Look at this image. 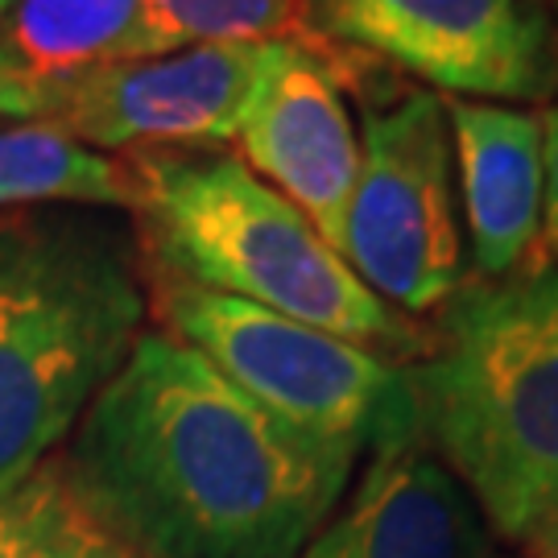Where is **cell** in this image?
Wrapping results in <instances>:
<instances>
[{
	"instance_id": "1",
	"label": "cell",
	"mask_w": 558,
	"mask_h": 558,
	"mask_svg": "<svg viewBox=\"0 0 558 558\" xmlns=\"http://www.w3.org/2000/svg\"><path fill=\"white\" fill-rule=\"evenodd\" d=\"M59 459L145 558H299L352 484L166 327L141 331Z\"/></svg>"
},
{
	"instance_id": "2",
	"label": "cell",
	"mask_w": 558,
	"mask_h": 558,
	"mask_svg": "<svg viewBox=\"0 0 558 558\" xmlns=\"http://www.w3.org/2000/svg\"><path fill=\"white\" fill-rule=\"evenodd\" d=\"M145 278L182 281L360 343L393 364L435 352V331L380 302L290 199L228 145L120 154Z\"/></svg>"
},
{
	"instance_id": "3",
	"label": "cell",
	"mask_w": 558,
	"mask_h": 558,
	"mask_svg": "<svg viewBox=\"0 0 558 558\" xmlns=\"http://www.w3.org/2000/svg\"><path fill=\"white\" fill-rule=\"evenodd\" d=\"M149 319L137 236L100 207L0 216V497L75 435Z\"/></svg>"
},
{
	"instance_id": "4",
	"label": "cell",
	"mask_w": 558,
	"mask_h": 558,
	"mask_svg": "<svg viewBox=\"0 0 558 558\" xmlns=\"http://www.w3.org/2000/svg\"><path fill=\"white\" fill-rule=\"evenodd\" d=\"M410 377L422 447L525 546L558 509V269L463 281Z\"/></svg>"
},
{
	"instance_id": "5",
	"label": "cell",
	"mask_w": 558,
	"mask_h": 558,
	"mask_svg": "<svg viewBox=\"0 0 558 558\" xmlns=\"http://www.w3.org/2000/svg\"><path fill=\"white\" fill-rule=\"evenodd\" d=\"M145 281L161 327L211 360L257 410L327 463L356 472L364 451L422 442L410 364L248 302L182 281Z\"/></svg>"
},
{
	"instance_id": "6",
	"label": "cell",
	"mask_w": 558,
	"mask_h": 558,
	"mask_svg": "<svg viewBox=\"0 0 558 558\" xmlns=\"http://www.w3.org/2000/svg\"><path fill=\"white\" fill-rule=\"evenodd\" d=\"M451 170L456 149L439 92L418 87L385 108L368 104L339 257L410 319L442 311L468 281Z\"/></svg>"
},
{
	"instance_id": "7",
	"label": "cell",
	"mask_w": 558,
	"mask_h": 558,
	"mask_svg": "<svg viewBox=\"0 0 558 558\" xmlns=\"http://www.w3.org/2000/svg\"><path fill=\"white\" fill-rule=\"evenodd\" d=\"M327 41L398 66L456 100H546L558 29L538 0H311Z\"/></svg>"
},
{
	"instance_id": "8",
	"label": "cell",
	"mask_w": 558,
	"mask_h": 558,
	"mask_svg": "<svg viewBox=\"0 0 558 558\" xmlns=\"http://www.w3.org/2000/svg\"><path fill=\"white\" fill-rule=\"evenodd\" d=\"M274 41L186 46L112 62L46 92L41 124L96 154L228 145L257 92Z\"/></svg>"
},
{
	"instance_id": "9",
	"label": "cell",
	"mask_w": 558,
	"mask_h": 558,
	"mask_svg": "<svg viewBox=\"0 0 558 558\" xmlns=\"http://www.w3.org/2000/svg\"><path fill=\"white\" fill-rule=\"evenodd\" d=\"M336 41H274L257 92L240 117L236 158L290 199L331 248H343V220L356 191L360 141L348 87L356 66Z\"/></svg>"
},
{
	"instance_id": "10",
	"label": "cell",
	"mask_w": 558,
	"mask_h": 558,
	"mask_svg": "<svg viewBox=\"0 0 558 558\" xmlns=\"http://www.w3.org/2000/svg\"><path fill=\"white\" fill-rule=\"evenodd\" d=\"M299 558H488V525L422 442L368 459Z\"/></svg>"
},
{
	"instance_id": "11",
	"label": "cell",
	"mask_w": 558,
	"mask_h": 558,
	"mask_svg": "<svg viewBox=\"0 0 558 558\" xmlns=\"http://www.w3.org/2000/svg\"><path fill=\"white\" fill-rule=\"evenodd\" d=\"M442 104L476 278L521 274L530 269L542 232V117L513 104Z\"/></svg>"
},
{
	"instance_id": "12",
	"label": "cell",
	"mask_w": 558,
	"mask_h": 558,
	"mask_svg": "<svg viewBox=\"0 0 558 558\" xmlns=\"http://www.w3.org/2000/svg\"><path fill=\"white\" fill-rule=\"evenodd\" d=\"M0 46L38 87H59L112 62L149 59L141 0H13Z\"/></svg>"
},
{
	"instance_id": "13",
	"label": "cell",
	"mask_w": 558,
	"mask_h": 558,
	"mask_svg": "<svg viewBox=\"0 0 558 558\" xmlns=\"http://www.w3.org/2000/svg\"><path fill=\"white\" fill-rule=\"evenodd\" d=\"M17 207H124L129 179L120 158L96 154L50 124L0 129V211Z\"/></svg>"
},
{
	"instance_id": "14",
	"label": "cell",
	"mask_w": 558,
	"mask_h": 558,
	"mask_svg": "<svg viewBox=\"0 0 558 558\" xmlns=\"http://www.w3.org/2000/svg\"><path fill=\"white\" fill-rule=\"evenodd\" d=\"M0 558H145L83 500L62 459L0 497Z\"/></svg>"
},
{
	"instance_id": "15",
	"label": "cell",
	"mask_w": 558,
	"mask_h": 558,
	"mask_svg": "<svg viewBox=\"0 0 558 558\" xmlns=\"http://www.w3.org/2000/svg\"><path fill=\"white\" fill-rule=\"evenodd\" d=\"M149 59L186 46L327 41L311 0H141Z\"/></svg>"
},
{
	"instance_id": "16",
	"label": "cell",
	"mask_w": 558,
	"mask_h": 558,
	"mask_svg": "<svg viewBox=\"0 0 558 558\" xmlns=\"http://www.w3.org/2000/svg\"><path fill=\"white\" fill-rule=\"evenodd\" d=\"M542 232L530 269H558V104L542 112Z\"/></svg>"
},
{
	"instance_id": "17",
	"label": "cell",
	"mask_w": 558,
	"mask_h": 558,
	"mask_svg": "<svg viewBox=\"0 0 558 558\" xmlns=\"http://www.w3.org/2000/svg\"><path fill=\"white\" fill-rule=\"evenodd\" d=\"M0 117L17 120V124L21 120L41 124V117H46V87L29 80L4 46H0Z\"/></svg>"
},
{
	"instance_id": "18",
	"label": "cell",
	"mask_w": 558,
	"mask_h": 558,
	"mask_svg": "<svg viewBox=\"0 0 558 558\" xmlns=\"http://www.w3.org/2000/svg\"><path fill=\"white\" fill-rule=\"evenodd\" d=\"M525 555H530V558H558V509L542 521L534 534H530V542H525Z\"/></svg>"
},
{
	"instance_id": "19",
	"label": "cell",
	"mask_w": 558,
	"mask_h": 558,
	"mask_svg": "<svg viewBox=\"0 0 558 558\" xmlns=\"http://www.w3.org/2000/svg\"><path fill=\"white\" fill-rule=\"evenodd\" d=\"M9 4H13V0H0V13H4V9H9Z\"/></svg>"
},
{
	"instance_id": "20",
	"label": "cell",
	"mask_w": 558,
	"mask_h": 558,
	"mask_svg": "<svg viewBox=\"0 0 558 558\" xmlns=\"http://www.w3.org/2000/svg\"><path fill=\"white\" fill-rule=\"evenodd\" d=\"M555 29H558V25H555Z\"/></svg>"
}]
</instances>
